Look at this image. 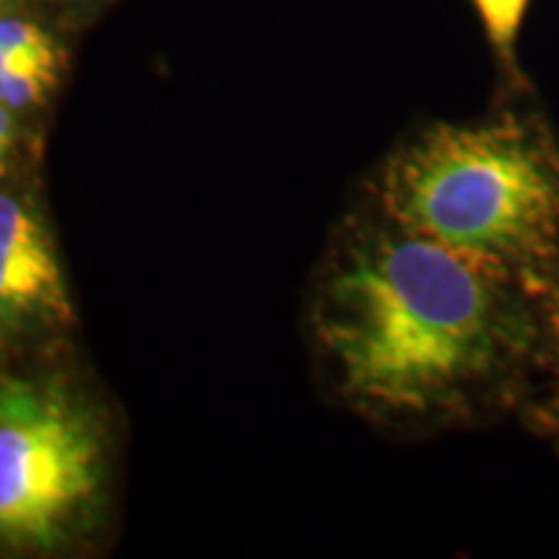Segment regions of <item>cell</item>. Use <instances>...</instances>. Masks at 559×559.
<instances>
[{
	"mask_svg": "<svg viewBox=\"0 0 559 559\" xmlns=\"http://www.w3.org/2000/svg\"><path fill=\"white\" fill-rule=\"evenodd\" d=\"M102 456L99 425L66 389L0 379V542L58 547L96 498Z\"/></svg>",
	"mask_w": 559,
	"mask_h": 559,
	"instance_id": "3",
	"label": "cell"
},
{
	"mask_svg": "<svg viewBox=\"0 0 559 559\" xmlns=\"http://www.w3.org/2000/svg\"><path fill=\"white\" fill-rule=\"evenodd\" d=\"M481 26H485L489 45L510 70H515V45L526 19L528 0H474Z\"/></svg>",
	"mask_w": 559,
	"mask_h": 559,
	"instance_id": "6",
	"label": "cell"
},
{
	"mask_svg": "<svg viewBox=\"0 0 559 559\" xmlns=\"http://www.w3.org/2000/svg\"><path fill=\"white\" fill-rule=\"evenodd\" d=\"M0 3H3V0H0Z\"/></svg>",
	"mask_w": 559,
	"mask_h": 559,
	"instance_id": "12",
	"label": "cell"
},
{
	"mask_svg": "<svg viewBox=\"0 0 559 559\" xmlns=\"http://www.w3.org/2000/svg\"><path fill=\"white\" fill-rule=\"evenodd\" d=\"M68 309L66 285L52 247H5L0 243V311L21 313Z\"/></svg>",
	"mask_w": 559,
	"mask_h": 559,
	"instance_id": "5",
	"label": "cell"
},
{
	"mask_svg": "<svg viewBox=\"0 0 559 559\" xmlns=\"http://www.w3.org/2000/svg\"><path fill=\"white\" fill-rule=\"evenodd\" d=\"M0 243L5 247H50L45 226L19 200L0 198Z\"/></svg>",
	"mask_w": 559,
	"mask_h": 559,
	"instance_id": "9",
	"label": "cell"
},
{
	"mask_svg": "<svg viewBox=\"0 0 559 559\" xmlns=\"http://www.w3.org/2000/svg\"><path fill=\"white\" fill-rule=\"evenodd\" d=\"M0 47L21 55V58L45 62V66H60L55 39L41 26L26 19H0Z\"/></svg>",
	"mask_w": 559,
	"mask_h": 559,
	"instance_id": "7",
	"label": "cell"
},
{
	"mask_svg": "<svg viewBox=\"0 0 559 559\" xmlns=\"http://www.w3.org/2000/svg\"><path fill=\"white\" fill-rule=\"evenodd\" d=\"M313 330L342 400L376 423L515 419L536 298L376 213L334 257Z\"/></svg>",
	"mask_w": 559,
	"mask_h": 559,
	"instance_id": "1",
	"label": "cell"
},
{
	"mask_svg": "<svg viewBox=\"0 0 559 559\" xmlns=\"http://www.w3.org/2000/svg\"><path fill=\"white\" fill-rule=\"evenodd\" d=\"M55 83L58 70L55 68H21L0 75V104L13 109H26L45 102Z\"/></svg>",
	"mask_w": 559,
	"mask_h": 559,
	"instance_id": "8",
	"label": "cell"
},
{
	"mask_svg": "<svg viewBox=\"0 0 559 559\" xmlns=\"http://www.w3.org/2000/svg\"><path fill=\"white\" fill-rule=\"evenodd\" d=\"M21 68H52V66H45V62H37L29 58H21V55L9 52L5 47H0V75L11 73V70H21Z\"/></svg>",
	"mask_w": 559,
	"mask_h": 559,
	"instance_id": "11",
	"label": "cell"
},
{
	"mask_svg": "<svg viewBox=\"0 0 559 559\" xmlns=\"http://www.w3.org/2000/svg\"><path fill=\"white\" fill-rule=\"evenodd\" d=\"M376 213L539 298L559 264V135L508 107L423 130L383 166Z\"/></svg>",
	"mask_w": 559,
	"mask_h": 559,
	"instance_id": "2",
	"label": "cell"
},
{
	"mask_svg": "<svg viewBox=\"0 0 559 559\" xmlns=\"http://www.w3.org/2000/svg\"><path fill=\"white\" fill-rule=\"evenodd\" d=\"M13 145V117L11 109L0 104V177L9 169V151Z\"/></svg>",
	"mask_w": 559,
	"mask_h": 559,
	"instance_id": "10",
	"label": "cell"
},
{
	"mask_svg": "<svg viewBox=\"0 0 559 559\" xmlns=\"http://www.w3.org/2000/svg\"><path fill=\"white\" fill-rule=\"evenodd\" d=\"M515 423L559 456V264L536 298V340Z\"/></svg>",
	"mask_w": 559,
	"mask_h": 559,
	"instance_id": "4",
	"label": "cell"
}]
</instances>
